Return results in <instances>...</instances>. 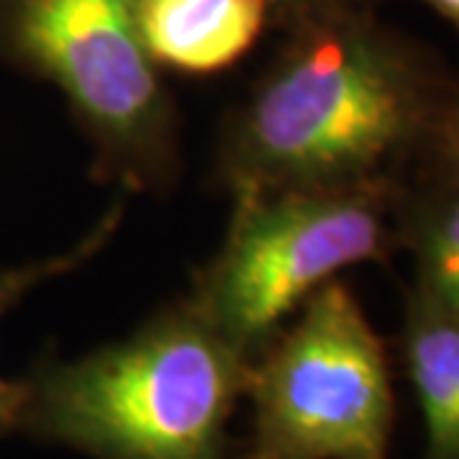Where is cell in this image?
<instances>
[{"label": "cell", "mask_w": 459, "mask_h": 459, "mask_svg": "<svg viewBox=\"0 0 459 459\" xmlns=\"http://www.w3.org/2000/svg\"><path fill=\"white\" fill-rule=\"evenodd\" d=\"M403 186L380 181L232 197L228 235L189 299L255 358L340 271L383 263L401 247Z\"/></svg>", "instance_id": "cell-3"}, {"label": "cell", "mask_w": 459, "mask_h": 459, "mask_svg": "<svg viewBox=\"0 0 459 459\" xmlns=\"http://www.w3.org/2000/svg\"><path fill=\"white\" fill-rule=\"evenodd\" d=\"M424 161L431 169V174L459 179V92L446 108Z\"/></svg>", "instance_id": "cell-10"}, {"label": "cell", "mask_w": 459, "mask_h": 459, "mask_svg": "<svg viewBox=\"0 0 459 459\" xmlns=\"http://www.w3.org/2000/svg\"><path fill=\"white\" fill-rule=\"evenodd\" d=\"M398 238L416 261L413 286L459 316V179L429 174L416 192L406 184Z\"/></svg>", "instance_id": "cell-8"}, {"label": "cell", "mask_w": 459, "mask_h": 459, "mask_svg": "<svg viewBox=\"0 0 459 459\" xmlns=\"http://www.w3.org/2000/svg\"><path fill=\"white\" fill-rule=\"evenodd\" d=\"M123 214H126V204L123 199H117L72 247L49 258L0 268V319L31 294L33 289L54 279H62L100 255L110 246V240L123 222ZM26 401H29V380H8L0 376V437L21 431Z\"/></svg>", "instance_id": "cell-9"}, {"label": "cell", "mask_w": 459, "mask_h": 459, "mask_svg": "<svg viewBox=\"0 0 459 459\" xmlns=\"http://www.w3.org/2000/svg\"><path fill=\"white\" fill-rule=\"evenodd\" d=\"M250 365L184 296L131 337L26 377L21 431L95 459H228Z\"/></svg>", "instance_id": "cell-2"}, {"label": "cell", "mask_w": 459, "mask_h": 459, "mask_svg": "<svg viewBox=\"0 0 459 459\" xmlns=\"http://www.w3.org/2000/svg\"><path fill=\"white\" fill-rule=\"evenodd\" d=\"M403 362L427 424V459H459V316L416 286L403 314Z\"/></svg>", "instance_id": "cell-7"}, {"label": "cell", "mask_w": 459, "mask_h": 459, "mask_svg": "<svg viewBox=\"0 0 459 459\" xmlns=\"http://www.w3.org/2000/svg\"><path fill=\"white\" fill-rule=\"evenodd\" d=\"M419 3H424L431 11H437V13H439L444 21H449L459 33V0H419Z\"/></svg>", "instance_id": "cell-12"}, {"label": "cell", "mask_w": 459, "mask_h": 459, "mask_svg": "<svg viewBox=\"0 0 459 459\" xmlns=\"http://www.w3.org/2000/svg\"><path fill=\"white\" fill-rule=\"evenodd\" d=\"M368 0H268L271 13L279 18L286 29H294L299 23H307L314 18L329 16L334 11L365 5Z\"/></svg>", "instance_id": "cell-11"}, {"label": "cell", "mask_w": 459, "mask_h": 459, "mask_svg": "<svg viewBox=\"0 0 459 459\" xmlns=\"http://www.w3.org/2000/svg\"><path fill=\"white\" fill-rule=\"evenodd\" d=\"M232 113L217 177L232 197L394 181L424 161L459 87L362 5L289 29Z\"/></svg>", "instance_id": "cell-1"}, {"label": "cell", "mask_w": 459, "mask_h": 459, "mask_svg": "<svg viewBox=\"0 0 459 459\" xmlns=\"http://www.w3.org/2000/svg\"><path fill=\"white\" fill-rule=\"evenodd\" d=\"M0 51L65 95L105 179L131 192L174 181L177 108L135 0H0Z\"/></svg>", "instance_id": "cell-4"}, {"label": "cell", "mask_w": 459, "mask_h": 459, "mask_svg": "<svg viewBox=\"0 0 459 459\" xmlns=\"http://www.w3.org/2000/svg\"><path fill=\"white\" fill-rule=\"evenodd\" d=\"M243 459H388L395 401L383 340L358 296L327 281L253 358Z\"/></svg>", "instance_id": "cell-5"}, {"label": "cell", "mask_w": 459, "mask_h": 459, "mask_svg": "<svg viewBox=\"0 0 459 459\" xmlns=\"http://www.w3.org/2000/svg\"><path fill=\"white\" fill-rule=\"evenodd\" d=\"M138 29L153 62L179 74H214L255 47L268 0H135Z\"/></svg>", "instance_id": "cell-6"}]
</instances>
